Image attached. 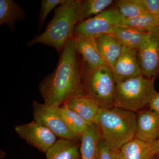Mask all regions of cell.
<instances>
[{
	"label": "cell",
	"mask_w": 159,
	"mask_h": 159,
	"mask_svg": "<svg viewBox=\"0 0 159 159\" xmlns=\"http://www.w3.org/2000/svg\"><path fill=\"white\" fill-rule=\"evenodd\" d=\"M119 25L148 33H151L159 27L154 18L149 13L132 18H124L119 23Z\"/></svg>",
	"instance_id": "cell-21"
},
{
	"label": "cell",
	"mask_w": 159,
	"mask_h": 159,
	"mask_svg": "<svg viewBox=\"0 0 159 159\" xmlns=\"http://www.w3.org/2000/svg\"><path fill=\"white\" fill-rule=\"evenodd\" d=\"M157 93L154 80L143 75L134 77L116 84L114 107L135 112L148 105Z\"/></svg>",
	"instance_id": "cell-5"
},
{
	"label": "cell",
	"mask_w": 159,
	"mask_h": 159,
	"mask_svg": "<svg viewBox=\"0 0 159 159\" xmlns=\"http://www.w3.org/2000/svg\"><path fill=\"white\" fill-rule=\"evenodd\" d=\"M100 54L111 70L122 54L123 46L111 34L96 38Z\"/></svg>",
	"instance_id": "cell-17"
},
{
	"label": "cell",
	"mask_w": 159,
	"mask_h": 159,
	"mask_svg": "<svg viewBox=\"0 0 159 159\" xmlns=\"http://www.w3.org/2000/svg\"><path fill=\"white\" fill-rule=\"evenodd\" d=\"M113 2L112 0L80 1L79 22L94 17L105 11Z\"/></svg>",
	"instance_id": "cell-22"
},
{
	"label": "cell",
	"mask_w": 159,
	"mask_h": 159,
	"mask_svg": "<svg viewBox=\"0 0 159 159\" xmlns=\"http://www.w3.org/2000/svg\"><path fill=\"white\" fill-rule=\"evenodd\" d=\"M80 147L77 142L61 139L46 152V158L80 159Z\"/></svg>",
	"instance_id": "cell-18"
},
{
	"label": "cell",
	"mask_w": 159,
	"mask_h": 159,
	"mask_svg": "<svg viewBox=\"0 0 159 159\" xmlns=\"http://www.w3.org/2000/svg\"><path fill=\"white\" fill-rule=\"evenodd\" d=\"M111 34L123 46L139 52L148 44L151 37L152 32H142L118 25L113 29Z\"/></svg>",
	"instance_id": "cell-13"
},
{
	"label": "cell",
	"mask_w": 159,
	"mask_h": 159,
	"mask_svg": "<svg viewBox=\"0 0 159 159\" xmlns=\"http://www.w3.org/2000/svg\"><path fill=\"white\" fill-rule=\"evenodd\" d=\"M65 103L79 115L88 125L95 123L100 109L97 102L87 95L75 97Z\"/></svg>",
	"instance_id": "cell-16"
},
{
	"label": "cell",
	"mask_w": 159,
	"mask_h": 159,
	"mask_svg": "<svg viewBox=\"0 0 159 159\" xmlns=\"http://www.w3.org/2000/svg\"><path fill=\"white\" fill-rule=\"evenodd\" d=\"M81 81L85 95L93 99L100 108L114 107L116 83L107 65L92 67L85 64L82 68Z\"/></svg>",
	"instance_id": "cell-4"
},
{
	"label": "cell",
	"mask_w": 159,
	"mask_h": 159,
	"mask_svg": "<svg viewBox=\"0 0 159 159\" xmlns=\"http://www.w3.org/2000/svg\"><path fill=\"white\" fill-rule=\"evenodd\" d=\"M26 18L25 10L12 0H0V25H6L11 31L16 28L17 21Z\"/></svg>",
	"instance_id": "cell-19"
},
{
	"label": "cell",
	"mask_w": 159,
	"mask_h": 159,
	"mask_svg": "<svg viewBox=\"0 0 159 159\" xmlns=\"http://www.w3.org/2000/svg\"><path fill=\"white\" fill-rule=\"evenodd\" d=\"M15 130L21 139L45 153L57 141L56 135L34 120L27 124L16 125Z\"/></svg>",
	"instance_id": "cell-8"
},
{
	"label": "cell",
	"mask_w": 159,
	"mask_h": 159,
	"mask_svg": "<svg viewBox=\"0 0 159 159\" xmlns=\"http://www.w3.org/2000/svg\"><path fill=\"white\" fill-rule=\"evenodd\" d=\"M155 159H156V158H155Z\"/></svg>",
	"instance_id": "cell-29"
},
{
	"label": "cell",
	"mask_w": 159,
	"mask_h": 159,
	"mask_svg": "<svg viewBox=\"0 0 159 159\" xmlns=\"http://www.w3.org/2000/svg\"><path fill=\"white\" fill-rule=\"evenodd\" d=\"M60 110L68 128L80 139L88 128L87 123L77 113L69 108L65 103L60 106Z\"/></svg>",
	"instance_id": "cell-20"
},
{
	"label": "cell",
	"mask_w": 159,
	"mask_h": 159,
	"mask_svg": "<svg viewBox=\"0 0 159 159\" xmlns=\"http://www.w3.org/2000/svg\"><path fill=\"white\" fill-rule=\"evenodd\" d=\"M124 18L117 8L106 9L94 17L78 23L73 35L97 38L111 34Z\"/></svg>",
	"instance_id": "cell-6"
},
{
	"label": "cell",
	"mask_w": 159,
	"mask_h": 159,
	"mask_svg": "<svg viewBox=\"0 0 159 159\" xmlns=\"http://www.w3.org/2000/svg\"><path fill=\"white\" fill-rule=\"evenodd\" d=\"M102 139L112 150L119 151L123 145L135 137L137 114L117 108L99 110L95 121Z\"/></svg>",
	"instance_id": "cell-3"
},
{
	"label": "cell",
	"mask_w": 159,
	"mask_h": 159,
	"mask_svg": "<svg viewBox=\"0 0 159 159\" xmlns=\"http://www.w3.org/2000/svg\"><path fill=\"white\" fill-rule=\"evenodd\" d=\"M149 107L152 111L159 116V93H157L150 100L149 104Z\"/></svg>",
	"instance_id": "cell-27"
},
{
	"label": "cell",
	"mask_w": 159,
	"mask_h": 159,
	"mask_svg": "<svg viewBox=\"0 0 159 159\" xmlns=\"http://www.w3.org/2000/svg\"><path fill=\"white\" fill-rule=\"evenodd\" d=\"M77 53L74 42L70 39L60 55L56 68L39 84V89L44 103L60 107L70 99L86 95Z\"/></svg>",
	"instance_id": "cell-1"
},
{
	"label": "cell",
	"mask_w": 159,
	"mask_h": 159,
	"mask_svg": "<svg viewBox=\"0 0 159 159\" xmlns=\"http://www.w3.org/2000/svg\"><path fill=\"white\" fill-rule=\"evenodd\" d=\"M138 53V51L123 46L122 54L112 70L116 84L143 75Z\"/></svg>",
	"instance_id": "cell-10"
},
{
	"label": "cell",
	"mask_w": 159,
	"mask_h": 159,
	"mask_svg": "<svg viewBox=\"0 0 159 159\" xmlns=\"http://www.w3.org/2000/svg\"><path fill=\"white\" fill-rule=\"evenodd\" d=\"M102 139L96 123L88 125L80 137V159H99V144Z\"/></svg>",
	"instance_id": "cell-15"
},
{
	"label": "cell",
	"mask_w": 159,
	"mask_h": 159,
	"mask_svg": "<svg viewBox=\"0 0 159 159\" xmlns=\"http://www.w3.org/2000/svg\"><path fill=\"white\" fill-rule=\"evenodd\" d=\"M158 154L157 142L147 143L135 138L119 151L120 159H155Z\"/></svg>",
	"instance_id": "cell-14"
},
{
	"label": "cell",
	"mask_w": 159,
	"mask_h": 159,
	"mask_svg": "<svg viewBox=\"0 0 159 159\" xmlns=\"http://www.w3.org/2000/svg\"><path fill=\"white\" fill-rule=\"evenodd\" d=\"M148 13L154 18L159 26V0H141Z\"/></svg>",
	"instance_id": "cell-26"
},
{
	"label": "cell",
	"mask_w": 159,
	"mask_h": 159,
	"mask_svg": "<svg viewBox=\"0 0 159 159\" xmlns=\"http://www.w3.org/2000/svg\"><path fill=\"white\" fill-rule=\"evenodd\" d=\"M138 57L143 76L153 80L159 77V27L152 32L150 40Z\"/></svg>",
	"instance_id": "cell-9"
},
{
	"label": "cell",
	"mask_w": 159,
	"mask_h": 159,
	"mask_svg": "<svg viewBox=\"0 0 159 159\" xmlns=\"http://www.w3.org/2000/svg\"><path fill=\"white\" fill-rule=\"evenodd\" d=\"M71 39L86 65L95 67L107 65L99 52L96 38L73 35Z\"/></svg>",
	"instance_id": "cell-12"
},
{
	"label": "cell",
	"mask_w": 159,
	"mask_h": 159,
	"mask_svg": "<svg viewBox=\"0 0 159 159\" xmlns=\"http://www.w3.org/2000/svg\"><path fill=\"white\" fill-rule=\"evenodd\" d=\"M157 142L158 148V155L159 156V139H158L157 141Z\"/></svg>",
	"instance_id": "cell-28"
},
{
	"label": "cell",
	"mask_w": 159,
	"mask_h": 159,
	"mask_svg": "<svg viewBox=\"0 0 159 159\" xmlns=\"http://www.w3.org/2000/svg\"><path fill=\"white\" fill-rule=\"evenodd\" d=\"M66 0H42L41 2L40 9L39 13V31L42 28L47 16L49 13L57 6L65 2Z\"/></svg>",
	"instance_id": "cell-24"
},
{
	"label": "cell",
	"mask_w": 159,
	"mask_h": 159,
	"mask_svg": "<svg viewBox=\"0 0 159 159\" xmlns=\"http://www.w3.org/2000/svg\"><path fill=\"white\" fill-rule=\"evenodd\" d=\"M80 0H66L55 9L53 18L43 33L36 34L28 47L41 43L54 48L60 55L67 43L73 37L79 22Z\"/></svg>",
	"instance_id": "cell-2"
},
{
	"label": "cell",
	"mask_w": 159,
	"mask_h": 159,
	"mask_svg": "<svg viewBox=\"0 0 159 159\" xmlns=\"http://www.w3.org/2000/svg\"><path fill=\"white\" fill-rule=\"evenodd\" d=\"M135 138L147 143L157 142L159 138V115L152 111L139 112Z\"/></svg>",
	"instance_id": "cell-11"
},
{
	"label": "cell",
	"mask_w": 159,
	"mask_h": 159,
	"mask_svg": "<svg viewBox=\"0 0 159 159\" xmlns=\"http://www.w3.org/2000/svg\"><path fill=\"white\" fill-rule=\"evenodd\" d=\"M117 9L124 18H132L148 13L141 0H119Z\"/></svg>",
	"instance_id": "cell-23"
},
{
	"label": "cell",
	"mask_w": 159,
	"mask_h": 159,
	"mask_svg": "<svg viewBox=\"0 0 159 159\" xmlns=\"http://www.w3.org/2000/svg\"><path fill=\"white\" fill-rule=\"evenodd\" d=\"M99 159H120L119 151L111 149L102 139L99 144Z\"/></svg>",
	"instance_id": "cell-25"
},
{
	"label": "cell",
	"mask_w": 159,
	"mask_h": 159,
	"mask_svg": "<svg viewBox=\"0 0 159 159\" xmlns=\"http://www.w3.org/2000/svg\"><path fill=\"white\" fill-rule=\"evenodd\" d=\"M34 121L45 126L61 139L78 142L80 139L68 128L63 119L60 107L40 103H32Z\"/></svg>",
	"instance_id": "cell-7"
}]
</instances>
